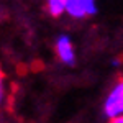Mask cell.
<instances>
[{"label":"cell","instance_id":"obj_5","mask_svg":"<svg viewBox=\"0 0 123 123\" xmlns=\"http://www.w3.org/2000/svg\"><path fill=\"white\" fill-rule=\"evenodd\" d=\"M107 123H123V117H122V118H113V120H108Z\"/></svg>","mask_w":123,"mask_h":123},{"label":"cell","instance_id":"obj_1","mask_svg":"<svg viewBox=\"0 0 123 123\" xmlns=\"http://www.w3.org/2000/svg\"><path fill=\"white\" fill-rule=\"evenodd\" d=\"M102 112L108 120L123 117V77H118L110 85L102 102Z\"/></svg>","mask_w":123,"mask_h":123},{"label":"cell","instance_id":"obj_3","mask_svg":"<svg viewBox=\"0 0 123 123\" xmlns=\"http://www.w3.org/2000/svg\"><path fill=\"white\" fill-rule=\"evenodd\" d=\"M98 12L97 0H67L66 15L72 20H87Z\"/></svg>","mask_w":123,"mask_h":123},{"label":"cell","instance_id":"obj_2","mask_svg":"<svg viewBox=\"0 0 123 123\" xmlns=\"http://www.w3.org/2000/svg\"><path fill=\"white\" fill-rule=\"evenodd\" d=\"M54 53L59 62H62L64 66H74L76 64V44L72 38L67 33H61L57 35L54 39Z\"/></svg>","mask_w":123,"mask_h":123},{"label":"cell","instance_id":"obj_4","mask_svg":"<svg viewBox=\"0 0 123 123\" xmlns=\"http://www.w3.org/2000/svg\"><path fill=\"white\" fill-rule=\"evenodd\" d=\"M66 8L67 0H46V12L54 18L66 15Z\"/></svg>","mask_w":123,"mask_h":123}]
</instances>
